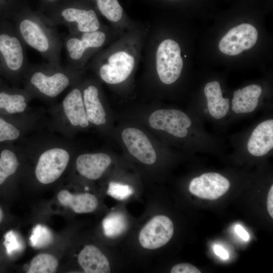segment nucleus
Wrapping results in <instances>:
<instances>
[{
  "instance_id": "f257e3e1",
  "label": "nucleus",
  "mask_w": 273,
  "mask_h": 273,
  "mask_svg": "<svg viewBox=\"0 0 273 273\" xmlns=\"http://www.w3.org/2000/svg\"><path fill=\"white\" fill-rule=\"evenodd\" d=\"M15 29L26 46L37 51L48 62L60 65L63 47L57 25L42 12L31 10L25 4L17 9Z\"/></svg>"
},
{
  "instance_id": "f03ea898",
  "label": "nucleus",
  "mask_w": 273,
  "mask_h": 273,
  "mask_svg": "<svg viewBox=\"0 0 273 273\" xmlns=\"http://www.w3.org/2000/svg\"><path fill=\"white\" fill-rule=\"evenodd\" d=\"M138 47L136 42L131 40L120 42L108 52L97 54L91 64L105 82L110 84L122 83L129 77L138 63Z\"/></svg>"
},
{
  "instance_id": "7ed1b4c3",
  "label": "nucleus",
  "mask_w": 273,
  "mask_h": 273,
  "mask_svg": "<svg viewBox=\"0 0 273 273\" xmlns=\"http://www.w3.org/2000/svg\"><path fill=\"white\" fill-rule=\"evenodd\" d=\"M76 71L49 62L30 64L23 76L25 90L30 95L55 98L71 84Z\"/></svg>"
},
{
  "instance_id": "20e7f679",
  "label": "nucleus",
  "mask_w": 273,
  "mask_h": 273,
  "mask_svg": "<svg viewBox=\"0 0 273 273\" xmlns=\"http://www.w3.org/2000/svg\"><path fill=\"white\" fill-rule=\"evenodd\" d=\"M56 25H62L69 33L103 29L96 9L89 0H63L44 13Z\"/></svg>"
},
{
  "instance_id": "39448f33",
  "label": "nucleus",
  "mask_w": 273,
  "mask_h": 273,
  "mask_svg": "<svg viewBox=\"0 0 273 273\" xmlns=\"http://www.w3.org/2000/svg\"><path fill=\"white\" fill-rule=\"evenodd\" d=\"M107 34L104 28L78 33H68L62 38L69 67L77 70L106 43Z\"/></svg>"
},
{
  "instance_id": "423d86ee",
  "label": "nucleus",
  "mask_w": 273,
  "mask_h": 273,
  "mask_svg": "<svg viewBox=\"0 0 273 273\" xmlns=\"http://www.w3.org/2000/svg\"><path fill=\"white\" fill-rule=\"evenodd\" d=\"M25 46L15 28L0 32V58L3 63L9 72L22 78L30 65Z\"/></svg>"
},
{
  "instance_id": "0eeeda50",
  "label": "nucleus",
  "mask_w": 273,
  "mask_h": 273,
  "mask_svg": "<svg viewBox=\"0 0 273 273\" xmlns=\"http://www.w3.org/2000/svg\"><path fill=\"white\" fill-rule=\"evenodd\" d=\"M156 68L160 80L170 84L179 77L183 67L181 49L177 42L170 38L158 45L155 56Z\"/></svg>"
},
{
  "instance_id": "6e6552de",
  "label": "nucleus",
  "mask_w": 273,
  "mask_h": 273,
  "mask_svg": "<svg viewBox=\"0 0 273 273\" xmlns=\"http://www.w3.org/2000/svg\"><path fill=\"white\" fill-rule=\"evenodd\" d=\"M70 160L69 152L64 148L54 147L40 155L35 169L37 179L42 184L57 180L67 168Z\"/></svg>"
},
{
  "instance_id": "1a4fd4ad",
  "label": "nucleus",
  "mask_w": 273,
  "mask_h": 273,
  "mask_svg": "<svg viewBox=\"0 0 273 273\" xmlns=\"http://www.w3.org/2000/svg\"><path fill=\"white\" fill-rule=\"evenodd\" d=\"M258 38L253 25L242 23L231 29L220 39L218 48L223 54L235 56L252 48Z\"/></svg>"
},
{
  "instance_id": "9d476101",
  "label": "nucleus",
  "mask_w": 273,
  "mask_h": 273,
  "mask_svg": "<svg viewBox=\"0 0 273 273\" xmlns=\"http://www.w3.org/2000/svg\"><path fill=\"white\" fill-rule=\"evenodd\" d=\"M173 232L171 220L165 215H157L143 228L139 239L143 247L155 249L166 244L172 238Z\"/></svg>"
},
{
  "instance_id": "9b49d317",
  "label": "nucleus",
  "mask_w": 273,
  "mask_h": 273,
  "mask_svg": "<svg viewBox=\"0 0 273 273\" xmlns=\"http://www.w3.org/2000/svg\"><path fill=\"white\" fill-rule=\"evenodd\" d=\"M151 127L161 130L178 137L184 138L187 128L192 124L189 117L183 112L175 109H161L153 112L149 117Z\"/></svg>"
},
{
  "instance_id": "f8f14e48",
  "label": "nucleus",
  "mask_w": 273,
  "mask_h": 273,
  "mask_svg": "<svg viewBox=\"0 0 273 273\" xmlns=\"http://www.w3.org/2000/svg\"><path fill=\"white\" fill-rule=\"evenodd\" d=\"M230 187L229 180L216 172H208L194 178L189 185L193 195L205 199L215 200L223 195Z\"/></svg>"
},
{
  "instance_id": "ddd939ff",
  "label": "nucleus",
  "mask_w": 273,
  "mask_h": 273,
  "mask_svg": "<svg viewBox=\"0 0 273 273\" xmlns=\"http://www.w3.org/2000/svg\"><path fill=\"white\" fill-rule=\"evenodd\" d=\"M129 153L143 163L151 165L156 160V152L146 134L135 128H127L121 134Z\"/></svg>"
},
{
  "instance_id": "4468645a",
  "label": "nucleus",
  "mask_w": 273,
  "mask_h": 273,
  "mask_svg": "<svg viewBox=\"0 0 273 273\" xmlns=\"http://www.w3.org/2000/svg\"><path fill=\"white\" fill-rule=\"evenodd\" d=\"M62 106L66 117L72 125L82 128L88 126L89 121L80 88H73L63 99Z\"/></svg>"
},
{
  "instance_id": "2eb2a0df",
  "label": "nucleus",
  "mask_w": 273,
  "mask_h": 273,
  "mask_svg": "<svg viewBox=\"0 0 273 273\" xmlns=\"http://www.w3.org/2000/svg\"><path fill=\"white\" fill-rule=\"evenodd\" d=\"M111 163L108 155L102 153H87L79 155L76 161L78 172L91 180L101 177Z\"/></svg>"
},
{
  "instance_id": "dca6fc26",
  "label": "nucleus",
  "mask_w": 273,
  "mask_h": 273,
  "mask_svg": "<svg viewBox=\"0 0 273 273\" xmlns=\"http://www.w3.org/2000/svg\"><path fill=\"white\" fill-rule=\"evenodd\" d=\"M273 148V120H265L253 130L247 143L249 152L255 156L266 154Z\"/></svg>"
},
{
  "instance_id": "f3484780",
  "label": "nucleus",
  "mask_w": 273,
  "mask_h": 273,
  "mask_svg": "<svg viewBox=\"0 0 273 273\" xmlns=\"http://www.w3.org/2000/svg\"><path fill=\"white\" fill-rule=\"evenodd\" d=\"M79 265L86 273H109L110 267L107 257L96 246L86 245L78 256Z\"/></svg>"
},
{
  "instance_id": "a211bd4d",
  "label": "nucleus",
  "mask_w": 273,
  "mask_h": 273,
  "mask_svg": "<svg viewBox=\"0 0 273 273\" xmlns=\"http://www.w3.org/2000/svg\"><path fill=\"white\" fill-rule=\"evenodd\" d=\"M83 100L89 122L102 125L106 122V112L99 99V92L97 86L89 84L82 91Z\"/></svg>"
},
{
  "instance_id": "6ab92c4d",
  "label": "nucleus",
  "mask_w": 273,
  "mask_h": 273,
  "mask_svg": "<svg viewBox=\"0 0 273 273\" xmlns=\"http://www.w3.org/2000/svg\"><path fill=\"white\" fill-rule=\"evenodd\" d=\"M261 86L251 84L234 93L232 110L236 113H245L253 111L258 105L262 93Z\"/></svg>"
},
{
  "instance_id": "aec40b11",
  "label": "nucleus",
  "mask_w": 273,
  "mask_h": 273,
  "mask_svg": "<svg viewBox=\"0 0 273 273\" xmlns=\"http://www.w3.org/2000/svg\"><path fill=\"white\" fill-rule=\"evenodd\" d=\"M58 199L63 206L71 208L77 213L94 211L97 207V197L89 193L73 194L67 190H62L58 194Z\"/></svg>"
},
{
  "instance_id": "412c9836",
  "label": "nucleus",
  "mask_w": 273,
  "mask_h": 273,
  "mask_svg": "<svg viewBox=\"0 0 273 273\" xmlns=\"http://www.w3.org/2000/svg\"><path fill=\"white\" fill-rule=\"evenodd\" d=\"M204 92L210 114L217 119L224 117L229 109V100L222 97L219 83L217 81L207 83Z\"/></svg>"
},
{
  "instance_id": "4be33fe9",
  "label": "nucleus",
  "mask_w": 273,
  "mask_h": 273,
  "mask_svg": "<svg viewBox=\"0 0 273 273\" xmlns=\"http://www.w3.org/2000/svg\"><path fill=\"white\" fill-rule=\"evenodd\" d=\"M30 96L25 90L13 93L0 92V109H5L10 114L22 113L27 107Z\"/></svg>"
},
{
  "instance_id": "5701e85b",
  "label": "nucleus",
  "mask_w": 273,
  "mask_h": 273,
  "mask_svg": "<svg viewBox=\"0 0 273 273\" xmlns=\"http://www.w3.org/2000/svg\"><path fill=\"white\" fill-rule=\"evenodd\" d=\"M96 9L108 21L119 24L124 17V11L118 0H94Z\"/></svg>"
},
{
  "instance_id": "b1692460",
  "label": "nucleus",
  "mask_w": 273,
  "mask_h": 273,
  "mask_svg": "<svg viewBox=\"0 0 273 273\" xmlns=\"http://www.w3.org/2000/svg\"><path fill=\"white\" fill-rule=\"evenodd\" d=\"M102 224L105 235L110 238H115L121 235L127 227L124 215L118 212L107 215L103 220Z\"/></svg>"
},
{
  "instance_id": "393cba45",
  "label": "nucleus",
  "mask_w": 273,
  "mask_h": 273,
  "mask_svg": "<svg viewBox=\"0 0 273 273\" xmlns=\"http://www.w3.org/2000/svg\"><path fill=\"white\" fill-rule=\"evenodd\" d=\"M58 262L53 255L41 253L35 256L31 260L28 273H53L57 268Z\"/></svg>"
},
{
  "instance_id": "a878e982",
  "label": "nucleus",
  "mask_w": 273,
  "mask_h": 273,
  "mask_svg": "<svg viewBox=\"0 0 273 273\" xmlns=\"http://www.w3.org/2000/svg\"><path fill=\"white\" fill-rule=\"evenodd\" d=\"M19 162L15 154L8 149L2 151L0 155V185L17 170Z\"/></svg>"
},
{
  "instance_id": "bb28decb",
  "label": "nucleus",
  "mask_w": 273,
  "mask_h": 273,
  "mask_svg": "<svg viewBox=\"0 0 273 273\" xmlns=\"http://www.w3.org/2000/svg\"><path fill=\"white\" fill-rule=\"evenodd\" d=\"M107 194L118 200H124L133 193V189L127 185L111 181L109 184Z\"/></svg>"
},
{
  "instance_id": "cd10ccee",
  "label": "nucleus",
  "mask_w": 273,
  "mask_h": 273,
  "mask_svg": "<svg viewBox=\"0 0 273 273\" xmlns=\"http://www.w3.org/2000/svg\"><path fill=\"white\" fill-rule=\"evenodd\" d=\"M20 135L17 127L0 118V142L17 140Z\"/></svg>"
},
{
  "instance_id": "c85d7f7f",
  "label": "nucleus",
  "mask_w": 273,
  "mask_h": 273,
  "mask_svg": "<svg viewBox=\"0 0 273 273\" xmlns=\"http://www.w3.org/2000/svg\"><path fill=\"white\" fill-rule=\"evenodd\" d=\"M31 243L35 246H40L47 244L51 240V235L47 229L38 225L34 229L30 239Z\"/></svg>"
},
{
  "instance_id": "c756f323",
  "label": "nucleus",
  "mask_w": 273,
  "mask_h": 273,
  "mask_svg": "<svg viewBox=\"0 0 273 273\" xmlns=\"http://www.w3.org/2000/svg\"><path fill=\"white\" fill-rule=\"evenodd\" d=\"M171 273H200L201 271L196 266L188 263L177 264L173 266Z\"/></svg>"
},
{
  "instance_id": "7c9ffc66",
  "label": "nucleus",
  "mask_w": 273,
  "mask_h": 273,
  "mask_svg": "<svg viewBox=\"0 0 273 273\" xmlns=\"http://www.w3.org/2000/svg\"><path fill=\"white\" fill-rule=\"evenodd\" d=\"M5 245L9 254L18 248L19 245L17 240L12 231L8 232L6 235Z\"/></svg>"
},
{
  "instance_id": "2f4dec72",
  "label": "nucleus",
  "mask_w": 273,
  "mask_h": 273,
  "mask_svg": "<svg viewBox=\"0 0 273 273\" xmlns=\"http://www.w3.org/2000/svg\"><path fill=\"white\" fill-rule=\"evenodd\" d=\"M63 0H40L43 11L46 12Z\"/></svg>"
},
{
  "instance_id": "473e14b6",
  "label": "nucleus",
  "mask_w": 273,
  "mask_h": 273,
  "mask_svg": "<svg viewBox=\"0 0 273 273\" xmlns=\"http://www.w3.org/2000/svg\"><path fill=\"white\" fill-rule=\"evenodd\" d=\"M214 253L222 259H228V252L223 247L218 245H214L213 247Z\"/></svg>"
},
{
  "instance_id": "72a5a7b5",
  "label": "nucleus",
  "mask_w": 273,
  "mask_h": 273,
  "mask_svg": "<svg viewBox=\"0 0 273 273\" xmlns=\"http://www.w3.org/2000/svg\"><path fill=\"white\" fill-rule=\"evenodd\" d=\"M236 233L243 240L247 241L249 239L248 232L240 224L236 225L235 227Z\"/></svg>"
},
{
  "instance_id": "f704fd0d",
  "label": "nucleus",
  "mask_w": 273,
  "mask_h": 273,
  "mask_svg": "<svg viewBox=\"0 0 273 273\" xmlns=\"http://www.w3.org/2000/svg\"><path fill=\"white\" fill-rule=\"evenodd\" d=\"M267 206L270 216L273 218V186H271L268 194Z\"/></svg>"
},
{
  "instance_id": "c9c22d12",
  "label": "nucleus",
  "mask_w": 273,
  "mask_h": 273,
  "mask_svg": "<svg viewBox=\"0 0 273 273\" xmlns=\"http://www.w3.org/2000/svg\"><path fill=\"white\" fill-rule=\"evenodd\" d=\"M3 218V212L0 207V222L2 221Z\"/></svg>"
},
{
  "instance_id": "e433bc0d",
  "label": "nucleus",
  "mask_w": 273,
  "mask_h": 273,
  "mask_svg": "<svg viewBox=\"0 0 273 273\" xmlns=\"http://www.w3.org/2000/svg\"><path fill=\"white\" fill-rule=\"evenodd\" d=\"M204 111L205 113H207L208 111V109H205Z\"/></svg>"
}]
</instances>
